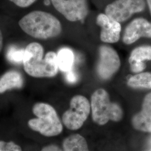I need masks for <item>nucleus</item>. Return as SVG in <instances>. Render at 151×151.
<instances>
[{"mask_svg": "<svg viewBox=\"0 0 151 151\" xmlns=\"http://www.w3.org/2000/svg\"><path fill=\"white\" fill-rule=\"evenodd\" d=\"M44 56V48L40 44L33 42L25 49L22 64L25 72L33 77H53L58 72L57 55L50 51Z\"/></svg>", "mask_w": 151, "mask_h": 151, "instance_id": "obj_1", "label": "nucleus"}, {"mask_svg": "<svg viewBox=\"0 0 151 151\" xmlns=\"http://www.w3.org/2000/svg\"><path fill=\"white\" fill-rule=\"evenodd\" d=\"M19 25L26 34L39 39L56 37L62 31L60 20L45 11H34L27 14L20 20Z\"/></svg>", "mask_w": 151, "mask_h": 151, "instance_id": "obj_2", "label": "nucleus"}, {"mask_svg": "<svg viewBox=\"0 0 151 151\" xmlns=\"http://www.w3.org/2000/svg\"><path fill=\"white\" fill-rule=\"evenodd\" d=\"M36 118L30 119L27 124L30 129L45 137H51L60 134L63 125L56 110L47 103H36L32 107Z\"/></svg>", "mask_w": 151, "mask_h": 151, "instance_id": "obj_3", "label": "nucleus"}, {"mask_svg": "<svg viewBox=\"0 0 151 151\" xmlns=\"http://www.w3.org/2000/svg\"><path fill=\"white\" fill-rule=\"evenodd\" d=\"M92 118L95 123L105 125L111 120L119 122L123 116V111L118 103H111L108 92L99 88L93 92L91 98Z\"/></svg>", "mask_w": 151, "mask_h": 151, "instance_id": "obj_4", "label": "nucleus"}, {"mask_svg": "<svg viewBox=\"0 0 151 151\" xmlns=\"http://www.w3.org/2000/svg\"><path fill=\"white\" fill-rule=\"evenodd\" d=\"M90 111L91 104L86 97L75 95L70 100V109L62 115V123L68 129H79L88 118Z\"/></svg>", "mask_w": 151, "mask_h": 151, "instance_id": "obj_5", "label": "nucleus"}, {"mask_svg": "<svg viewBox=\"0 0 151 151\" xmlns=\"http://www.w3.org/2000/svg\"><path fill=\"white\" fill-rule=\"evenodd\" d=\"M145 0H115L105 8L107 16L119 22H125L135 13L144 11Z\"/></svg>", "mask_w": 151, "mask_h": 151, "instance_id": "obj_6", "label": "nucleus"}, {"mask_svg": "<svg viewBox=\"0 0 151 151\" xmlns=\"http://www.w3.org/2000/svg\"><path fill=\"white\" fill-rule=\"evenodd\" d=\"M97 73L103 80L110 79L120 68L121 62L119 54L112 47L103 45L99 48Z\"/></svg>", "mask_w": 151, "mask_h": 151, "instance_id": "obj_7", "label": "nucleus"}, {"mask_svg": "<svg viewBox=\"0 0 151 151\" xmlns=\"http://www.w3.org/2000/svg\"><path fill=\"white\" fill-rule=\"evenodd\" d=\"M56 9L68 21H81L88 14L87 0H50Z\"/></svg>", "mask_w": 151, "mask_h": 151, "instance_id": "obj_8", "label": "nucleus"}, {"mask_svg": "<svg viewBox=\"0 0 151 151\" xmlns=\"http://www.w3.org/2000/svg\"><path fill=\"white\" fill-rule=\"evenodd\" d=\"M140 38H151V22L144 18H137L126 27L122 39L124 44L129 45Z\"/></svg>", "mask_w": 151, "mask_h": 151, "instance_id": "obj_9", "label": "nucleus"}, {"mask_svg": "<svg viewBox=\"0 0 151 151\" xmlns=\"http://www.w3.org/2000/svg\"><path fill=\"white\" fill-rule=\"evenodd\" d=\"M96 23L101 28L100 38L102 42L105 43H115L119 41L122 30L120 22L105 14H100L97 16Z\"/></svg>", "mask_w": 151, "mask_h": 151, "instance_id": "obj_10", "label": "nucleus"}, {"mask_svg": "<svg viewBox=\"0 0 151 151\" xmlns=\"http://www.w3.org/2000/svg\"><path fill=\"white\" fill-rule=\"evenodd\" d=\"M132 124L138 131L151 133V92L144 98L142 109L133 116Z\"/></svg>", "mask_w": 151, "mask_h": 151, "instance_id": "obj_11", "label": "nucleus"}, {"mask_svg": "<svg viewBox=\"0 0 151 151\" xmlns=\"http://www.w3.org/2000/svg\"><path fill=\"white\" fill-rule=\"evenodd\" d=\"M24 80L21 73L16 70H10L0 77V93L13 88H21Z\"/></svg>", "mask_w": 151, "mask_h": 151, "instance_id": "obj_12", "label": "nucleus"}, {"mask_svg": "<svg viewBox=\"0 0 151 151\" xmlns=\"http://www.w3.org/2000/svg\"><path fill=\"white\" fill-rule=\"evenodd\" d=\"M63 151H90L86 139L79 134H72L63 142Z\"/></svg>", "mask_w": 151, "mask_h": 151, "instance_id": "obj_13", "label": "nucleus"}, {"mask_svg": "<svg viewBox=\"0 0 151 151\" xmlns=\"http://www.w3.org/2000/svg\"><path fill=\"white\" fill-rule=\"evenodd\" d=\"M57 55L58 68L60 70L66 73L72 70L75 55L70 49L68 48L60 49Z\"/></svg>", "mask_w": 151, "mask_h": 151, "instance_id": "obj_14", "label": "nucleus"}, {"mask_svg": "<svg viewBox=\"0 0 151 151\" xmlns=\"http://www.w3.org/2000/svg\"><path fill=\"white\" fill-rule=\"evenodd\" d=\"M127 85L133 88L151 89V73L141 72L132 76L127 81Z\"/></svg>", "mask_w": 151, "mask_h": 151, "instance_id": "obj_15", "label": "nucleus"}, {"mask_svg": "<svg viewBox=\"0 0 151 151\" xmlns=\"http://www.w3.org/2000/svg\"><path fill=\"white\" fill-rule=\"evenodd\" d=\"M151 60V46L143 45L134 49L130 54L129 63H144Z\"/></svg>", "mask_w": 151, "mask_h": 151, "instance_id": "obj_16", "label": "nucleus"}, {"mask_svg": "<svg viewBox=\"0 0 151 151\" xmlns=\"http://www.w3.org/2000/svg\"><path fill=\"white\" fill-rule=\"evenodd\" d=\"M25 55V49L19 48L16 46H11L7 52V58L10 62L19 64L23 62Z\"/></svg>", "mask_w": 151, "mask_h": 151, "instance_id": "obj_17", "label": "nucleus"}, {"mask_svg": "<svg viewBox=\"0 0 151 151\" xmlns=\"http://www.w3.org/2000/svg\"><path fill=\"white\" fill-rule=\"evenodd\" d=\"M0 151H22L20 146L13 142L0 140Z\"/></svg>", "mask_w": 151, "mask_h": 151, "instance_id": "obj_18", "label": "nucleus"}, {"mask_svg": "<svg viewBox=\"0 0 151 151\" xmlns=\"http://www.w3.org/2000/svg\"><path fill=\"white\" fill-rule=\"evenodd\" d=\"M20 7H27L32 5L37 0H9Z\"/></svg>", "mask_w": 151, "mask_h": 151, "instance_id": "obj_19", "label": "nucleus"}, {"mask_svg": "<svg viewBox=\"0 0 151 151\" xmlns=\"http://www.w3.org/2000/svg\"><path fill=\"white\" fill-rule=\"evenodd\" d=\"M130 67L133 72L139 73L146 68V65L145 63H134L130 64Z\"/></svg>", "mask_w": 151, "mask_h": 151, "instance_id": "obj_20", "label": "nucleus"}, {"mask_svg": "<svg viewBox=\"0 0 151 151\" xmlns=\"http://www.w3.org/2000/svg\"><path fill=\"white\" fill-rule=\"evenodd\" d=\"M65 79L70 83H75L78 80V76L73 70L65 73Z\"/></svg>", "mask_w": 151, "mask_h": 151, "instance_id": "obj_21", "label": "nucleus"}, {"mask_svg": "<svg viewBox=\"0 0 151 151\" xmlns=\"http://www.w3.org/2000/svg\"><path fill=\"white\" fill-rule=\"evenodd\" d=\"M40 151H63V150L57 145H50L44 147Z\"/></svg>", "mask_w": 151, "mask_h": 151, "instance_id": "obj_22", "label": "nucleus"}, {"mask_svg": "<svg viewBox=\"0 0 151 151\" xmlns=\"http://www.w3.org/2000/svg\"><path fill=\"white\" fill-rule=\"evenodd\" d=\"M2 46H3V35L0 30V52L2 48Z\"/></svg>", "mask_w": 151, "mask_h": 151, "instance_id": "obj_23", "label": "nucleus"}, {"mask_svg": "<svg viewBox=\"0 0 151 151\" xmlns=\"http://www.w3.org/2000/svg\"><path fill=\"white\" fill-rule=\"evenodd\" d=\"M147 4H148V7H149L151 15V0H147Z\"/></svg>", "mask_w": 151, "mask_h": 151, "instance_id": "obj_24", "label": "nucleus"}, {"mask_svg": "<svg viewBox=\"0 0 151 151\" xmlns=\"http://www.w3.org/2000/svg\"><path fill=\"white\" fill-rule=\"evenodd\" d=\"M44 4L46 5H49L50 4V1L49 0H45L44 1Z\"/></svg>", "mask_w": 151, "mask_h": 151, "instance_id": "obj_25", "label": "nucleus"}, {"mask_svg": "<svg viewBox=\"0 0 151 151\" xmlns=\"http://www.w3.org/2000/svg\"><path fill=\"white\" fill-rule=\"evenodd\" d=\"M148 142H149V143H150V144L151 145V136L150 137V138H149V140H148Z\"/></svg>", "mask_w": 151, "mask_h": 151, "instance_id": "obj_26", "label": "nucleus"}, {"mask_svg": "<svg viewBox=\"0 0 151 151\" xmlns=\"http://www.w3.org/2000/svg\"></svg>", "mask_w": 151, "mask_h": 151, "instance_id": "obj_27", "label": "nucleus"}]
</instances>
